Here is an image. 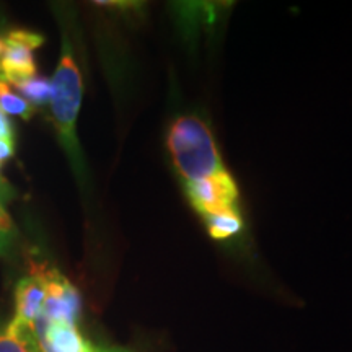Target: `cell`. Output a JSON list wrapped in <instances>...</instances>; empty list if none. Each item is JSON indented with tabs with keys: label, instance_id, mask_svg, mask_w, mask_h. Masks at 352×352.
<instances>
[{
	"label": "cell",
	"instance_id": "9a60e30c",
	"mask_svg": "<svg viewBox=\"0 0 352 352\" xmlns=\"http://www.w3.org/2000/svg\"><path fill=\"white\" fill-rule=\"evenodd\" d=\"M13 153H15L13 140L0 139V165H2L6 160H8L10 157H13Z\"/></svg>",
	"mask_w": 352,
	"mask_h": 352
},
{
	"label": "cell",
	"instance_id": "4fadbf2b",
	"mask_svg": "<svg viewBox=\"0 0 352 352\" xmlns=\"http://www.w3.org/2000/svg\"><path fill=\"white\" fill-rule=\"evenodd\" d=\"M12 236H13V222L6 208H3L2 201H0V252L7 248V245L12 241Z\"/></svg>",
	"mask_w": 352,
	"mask_h": 352
},
{
	"label": "cell",
	"instance_id": "52a82bcc",
	"mask_svg": "<svg viewBox=\"0 0 352 352\" xmlns=\"http://www.w3.org/2000/svg\"><path fill=\"white\" fill-rule=\"evenodd\" d=\"M3 39H6V50L0 57V82L16 85L25 78L36 76L38 69L33 51L10 38Z\"/></svg>",
	"mask_w": 352,
	"mask_h": 352
},
{
	"label": "cell",
	"instance_id": "8fae6325",
	"mask_svg": "<svg viewBox=\"0 0 352 352\" xmlns=\"http://www.w3.org/2000/svg\"><path fill=\"white\" fill-rule=\"evenodd\" d=\"M0 109L25 121L32 120L33 114L36 113V108L28 103L23 96L13 91L12 87L6 82H0Z\"/></svg>",
	"mask_w": 352,
	"mask_h": 352
},
{
	"label": "cell",
	"instance_id": "7a4b0ae2",
	"mask_svg": "<svg viewBox=\"0 0 352 352\" xmlns=\"http://www.w3.org/2000/svg\"><path fill=\"white\" fill-rule=\"evenodd\" d=\"M166 145L175 168L184 183L199 182L227 170L212 131L195 114H184L171 122Z\"/></svg>",
	"mask_w": 352,
	"mask_h": 352
},
{
	"label": "cell",
	"instance_id": "ba28073f",
	"mask_svg": "<svg viewBox=\"0 0 352 352\" xmlns=\"http://www.w3.org/2000/svg\"><path fill=\"white\" fill-rule=\"evenodd\" d=\"M0 352H39L32 328L10 321L0 327Z\"/></svg>",
	"mask_w": 352,
	"mask_h": 352
},
{
	"label": "cell",
	"instance_id": "7c38bea8",
	"mask_svg": "<svg viewBox=\"0 0 352 352\" xmlns=\"http://www.w3.org/2000/svg\"><path fill=\"white\" fill-rule=\"evenodd\" d=\"M7 38L13 39V41H19L21 44H25L26 47L34 51L38 47H41L44 44V36L39 33H33V32H25V30H13L7 34Z\"/></svg>",
	"mask_w": 352,
	"mask_h": 352
},
{
	"label": "cell",
	"instance_id": "3957f363",
	"mask_svg": "<svg viewBox=\"0 0 352 352\" xmlns=\"http://www.w3.org/2000/svg\"><path fill=\"white\" fill-rule=\"evenodd\" d=\"M184 188L189 202L202 217L239 210V186L227 170L199 182L184 183Z\"/></svg>",
	"mask_w": 352,
	"mask_h": 352
},
{
	"label": "cell",
	"instance_id": "30bf717a",
	"mask_svg": "<svg viewBox=\"0 0 352 352\" xmlns=\"http://www.w3.org/2000/svg\"><path fill=\"white\" fill-rule=\"evenodd\" d=\"M13 87H15L21 94V96L26 98L28 103H32L34 108L44 107V104L51 103L52 85L47 78L34 76V77L25 78V80L19 82Z\"/></svg>",
	"mask_w": 352,
	"mask_h": 352
},
{
	"label": "cell",
	"instance_id": "6da1fadb",
	"mask_svg": "<svg viewBox=\"0 0 352 352\" xmlns=\"http://www.w3.org/2000/svg\"><path fill=\"white\" fill-rule=\"evenodd\" d=\"M51 85V111L57 135H59L60 144L67 153L76 175L83 176V160L80 144L77 139V118L82 104L83 83L72 51V44L65 33L63 34L59 64L56 67Z\"/></svg>",
	"mask_w": 352,
	"mask_h": 352
},
{
	"label": "cell",
	"instance_id": "5b68a950",
	"mask_svg": "<svg viewBox=\"0 0 352 352\" xmlns=\"http://www.w3.org/2000/svg\"><path fill=\"white\" fill-rule=\"evenodd\" d=\"M32 331L39 352H100L78 329V324L56 321L51 323L41 315L34 321Z\"/></svg>",
	"mask_w": 352,
	"mask_h": 352
},
{
	"label": "cell",
	"instance_id": "2e32d148",
	"mask_svg": "<svg viewBox=\"0 0 352 352\" xmlns=\"http://www.w3.org/2000/svg\"><path fill=\"white\" fill-rule=\"evenodd\" d=\"M100 352H134V351L124 349V347H101Z\"/></svg>",
	"mask_w": 352,
	"mask_h": 352
},
{
	"label": "cell",
	"instance_id": "277c9868",
	"mask_svg": "<svg viewBox=\"0 0 352 352\" xmlns=\"http://www.w3.org/2000/svg\"><path fill=\"white\" fill-rule=\"evenodd\" d=\"M46 283V298L43 305V316L51 323L78 324L82 310V300L78 290L67 277H64L54 267H39Z\"/></svg>",
	"mask_w": 352,
	"mask_h": 352
},
{
	"label": "cell",
	"instance_id": "8992f818",
	"mask_svg": "<svg viewBox=\"0 0 352 352\" xmlns=\"http://www.w3.org/2000/svg\"><path fill=\"white\" fill-rule=\"evenodd\" d=\"M44 298H46V283L41 270L32 276L23 277L15 287V316L13 321L21 327L32 328L33 323L43 314Z\"/></svg>",
	"mask_w": 352,
	"mask_h": 352
},
{
	"label": "cell",
	"instance_id": "e0dca14e",
	"mask_svg": "<svg viewBox=\"0 0 352 352\" xmlns=\"http://www.w3.org/2000/svg\"><path fill=\"white\" fill-rule=\"evenodd\" d=\"M3 50H6V39L0 36V57L3 54Z\"/></svg>",
	"mask_w": 352,
	"mask_h": 352
},
{
	"label": "cell",
	"instance_id": "5bb4252c",
	"mask_svg": "<svg viewBox=\"0 0 352 352\" xmlns=\"http://www.w3.org/2000/svg\"><path fill=\"white\" fill-rule=\"evenodd\" d=\"M0 139H7V140H13V129L10 121L6 116V113L0 109Z\"/></svg>",
	"mask_w": 352,
	"mask_h": 352
},
{
	"label": "cell",
	"instance_id": "9c48e42d",
	"mask_svg": "<svg viewBox=\"0 0 352 352\" xmlns=\"http://www.w3.org/2000/svg\"><path fill=\"white\" fill-rule=\"evenodd\" d=\"M204 220L209 235L214 240L232 239V236H235L243 228V220H241L239 210H235V212L209 215V217H204Z\"/></svg>",
	"mask_w": 352,
	"mask_h": 352
}]
</instances>
